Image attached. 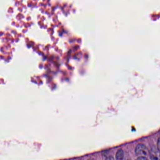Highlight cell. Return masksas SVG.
<instances>
[{"mask_svg":"<svg viewBox=\"0 0 160 160\" xmlns=\"http://www.w3.org/2000/svg\"><path fill=\"white\" fill-rule=\"evenodd\" d=\"M157 148L160 151V137L159 138L157 141Z\"/></svg>","mask_w":160,"mask_h":160,"instance_id":"4","label":"cell"},{"mask_svg":"<svg viewBox=\"0 0 160 160\" xmlns=\"http://www.w3.org/2000/svg\"><path fill=\"white\" fill-rule=\"evenodd\" d=\"M135 152L138 160H148V156H149V150L147 146L143 144H139L136 146Z\"/></svg>","mask_w":160,"mask_h":160,"instance_id":"1","label":"cell"},{"mask_svg":"<svg viewBox=\"0 0 160 160\" xmlns=\"http://www.w3.org/2000/svg\"><path fill=\"white\" fill-rule=\"evenodd\" d=\"M124 157V152L122 149L118 151L116 155V158L117 160H122Z\"/></svg>","mask_w":160,"mask_h":160,"instance_id":"3","label":"cell"},{"mask_svg":"<svg viewBox=\"0 0 160 160\" xmlns=\"http://www.w3.org/2000/svg\"><path fill=\"white\" fill-rule=\"evenodd\" d=\"M149 157L151 160H160V151L158 148L153 147L149 151Z\"/></svg>","mask_w":160,"mask_h":160,"instance_id":"2","label":"cell"}]
</instances>
